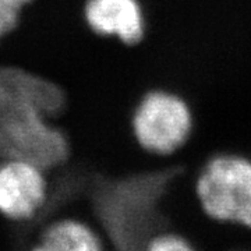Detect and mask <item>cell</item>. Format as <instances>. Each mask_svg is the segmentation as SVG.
Returning a JSON list of instances; mask_svg holds the SVG:
<instances>
[{"label":"cell","mask_w":251,"mask_h":251,"mask_svg":"<svg viewBox=\"0 0 251 251\" xmlns=\"http://www.w3.org/2000/svg\"><path fill=\"white\" fill-rule=\"evenodd\" d=\"M66 106L63 91L17 67H0V158L52 169L67 161L70 145L49 125Z\"/></svg>","instance_id":"6da1fadb"},{"label":"cell","mask_w":251,"mask_h":251,"mask_svg":"<svg viewBox=\"0 0 251 251\" xmlns=\"http://www.w3.org/2000/svg\"><path fill=\"white\" fill-rule=\"evenodd\" d=\"M18 3H21V4H23V6H24V4H27V3H29V1H32V0H17Z\"/></svg>","instance_id":"30bf717a"},{"label":"cell","mask_w":251,"mask_h":251,"mask_svg":"<svg viewBox=\"0 0 251 251\" xmlns=\"http://www.w3.org/2000/svg\"><path fill=\"white\" fill-rule=\"evenodd\" d=\"M145 249L153 251H187L191 250L193 246L180 234L161 230L148 242Z\"/></svg>","instance_id":"ba28073f"},{"label":"cell","mask_w":251,"mask_h":251,"mask_svg":"<svg viewBox=\"0 0 251 251\" xmlns=\"http://www.w3.org/2000/svg\"><path fill=\"white\" fill-rule=\"evenodd\" d=\"M197 197L206 215L251 227V161L239 155L209 159L197 179Z\"/></svg>","instance_id":"3957f363"},{"label":"cell","mask_w":251,"mask_h":251,"mask_svg":"<svg viewBox=\"0 0 251 251\" xmlns=\"http://www.w3.org/2000/svg\"><path fill=\"white\" fill-rule=\"evenodd\" d=\"M21 7L17 0H0V38L16 28Z\"/></svg>","instance_id":"9c48e42d"},{"label":"cell","mask_w":251,"mask_h":251,"mask_svg":"<svg viewBox=\"0 0 251 251\" xmlns=\"http://www.w3.org/2000/svg\"><path fill=\"white\" fill-rule=\"evenodd\" d=\"M42 168L20 159L0 165V212L11 219H31L45 205L48 188Z\"/></svg>","instance_id":"5b68a950"},{"label":"cell","mask_w":251,"mask_h":251,"mask_svg":"<svg viewBox=\"0 0 251 251\" xmlns=\"http://www.w3.org/2000/svg\"><path fill=\"white\" fill-rule=\"evenodd\" d=\"M36 250L97 251L102 249L98 234L78 221H59L50 225L41 236Z\"/></svg>","instance_id":"52a82bcc"},{"label":"cell","mask_w":251,"mask_h":251,"mask_svg":"<svg viewBox=\"0 0 251 251\" xmlns=\"http://www.w3.org/2000/svg\"><path fill=\"white\" fill-rule=\"evenodd\" d=\"M133 130L144 150L169 155L188 140L193 130V115L184 99L166 91H152L135 109Z\"/></svg>","instance_id":"277c9868"},{"label":"cell","mask_w":251,"mask_h":251,"mask_svg":"<svg viewBox=\"0 0 251 251\" xmlns=\"http://www.w3.org/2000/svg\"><path fill=\"white\" fill-rule=\"evenodd\" d=\"M85 18L95 32L116 36L126 45L140 42L145 31L138 0H88Z\"/></svg>","instance_id":"8992f818"},{"label":"cell","mask_w":251,"mask_h":251,"mask_svg":"<svg viewBox=\"0 0 251 251\" xmlns=\"http://www.w3.org/2000/svg\"><path fill=\"white\" fill-rule=\"evenodd\" d=\"M176 176L177 171L163 169L92 184L94 212L115 247L138 250L163 230L162 202Z\"/></svg>","instance_id":"7a4b0ae2"}]
</instances>
